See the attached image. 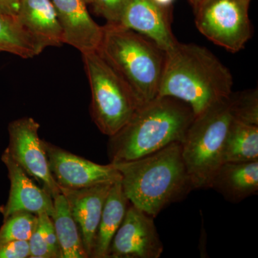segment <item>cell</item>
Returning <instances> with one entry per match:
<instances>
[{
  "mask_svg": "<svg viewBox=\"0 0 258 258\" xmlns=\"http://www.w3.org/2000/svg\"><path fill=\"white\" fill-rule=\"evenodd\" d=\"M38 216L41 219L42 225H43L44 233L46 238L47 244L54 258H62V254L60 244L57 240V235L52 223V219L47 214H40Z\"/></svg>",
  "mask_w": 258,
  "mask_h": 258,
  "instance_id": "obj_26",
  "label": "cell"
},
{
  "mask_svg": "<svg viewBox=\"0 0 258 258\" xmlns=\"http://www.w3.org/2000/svg\"><path fill=\"white\" fill-rule=\"evenodd\" d=\"M169 8L153 0H131L118 25L142 34L167 52L179 42L171 30Z\"/></svg>",
  "mask_w": 258,
  "mask_h": 258,
  "instance_id": "obj_11",
  "label": "cell"
},
{
  "mask_svg": "<svg viewBox=\"0 0 258 258\" xmlns=\"http://www.w3.org/2000/svg\"><path fill=\"white\" fill-rule=\"evenodd\" d=\"M249 0H208L194 10L195 25L209 40L231 52L245 47L252 36Z\"/></svg>",
  "mask_w": 258,
  "mask_h": 258,
  "instance_id": "obj_7",
  "label": "cell"
},
{
  "mask_svg": "<svg viewBox=\"0 0 258 258\" xmlns=\"http://www.w3.org/2000/svg\"><path fill=\"white\" fill-rule=\"evenodd\" d=\"M28 244L30 258H54L45 238L41 219L38 215L36 227L29 239Z\"/></svg>",
  "mask_w": 258,
  "mask_h": 258,
  "instance_id": "obj_24",
  "label": "cell"
},
{
  "mask_svg": "<svg viewBox=\"0 0 258 258\" xmlns=\"http://www.w3.org/2000/svg\"><path fill=\"white\" fill-rule=\"evenodd\" d=\"M163 251L164 244L154 217L129 204L110 244L107 258H159Z\"/></svg>",
  "mask_w": 258,
  "mask_h": 258,
  "instance_id": "obj_9",
  "label": "cell"
},
{
  "mask_svg": "<svg viewBox=\"0 0 258 258\" xmlns=\"http://www.w3.org/2000/svg\"><path fill=\"white\" fill-rule=\"evenodd\" d=\"M60 22L64 43L81 53L98 50L103 28L93 20L85 0H51Z\"/></svg>",
  "mask_w": 258,
  "mask_h": 258,
  "instance_id": "obj_14",
  "label": "cell"
},
{
  "mask_svg": "<svg viewBox=\"0 0 258 258\" xmlns=\"http://www.w3.org/2000/svg\"><path fill=\"white\" fill-rule=\"evenodd\" d=\"M253 161H258V125L232 120L222 149V163Z\"/></svg>",
  "mask_w": 258,
  "mask_h": 258,
  "instance_id": "obj_19",
  "label": "cell"
},
{
  "mask_svg": "<svg viewBox=\"0 0 258 258\" xmlns=\"http://www.w3.org/2000/svg\"><path fill=\"white\" fill-rule=\"evenodd\" d=\"M195 118L184 102L157 96L139 107L128 123L109 137L110 163L135 160L174 142L182 143Z\"/></svg>",
  "mask_w": 258,
  "mask_h": 258,
  "instance_id": "obj_3",
  "label": "cell"
},
{
  "mask_svg": "<svg viewBox=\"0 0 258 258\" xmlns=\"http://www.w3.org/2000/svg\"><path fill=\"white\" fill-rule=\"evenodd\" d=\"M43 50L15 17L0 13V52L32 58Z\"/></svg>",
  "mask_w": 258,
  "mask_h": 258,
  "instance_id": "obj_20",
  "label": "cell"
},
{
  "mask_svg": "<svg viewBox=\"0 0 258 258\" xmlns=\"http://www.w3.org/2000/svg\"><path fill=\"white\" fill-rule=\"evenodd\" d=\"M233 119L227 97L196 115L189 125L181 143V153L195 189L210 188L214 174L222 164V149Z\"/></svg>",
  "mask_w": 258,
  "mask_h": 258,
  "instance_id": "obj_5",
  "label": "cell"
},
{
  "mask_svg": "<svg viewBox=\"0 0 258 258\" xmlns=\"http://www.w3.org/2000/svg\"><path fill=\"white\" fill-rule=\"evenodd\" d=\"M207 1H208V0H200V3H199V5H198V7H197V8H198V7L200 6V5L203 4V3H206ZM197 8H196V9H197ZM196 9H195V10H196Z\"/></svg>",
  "mask_w": 258,
  "mask_h": 258,
  "instance_id": "obj_30",
  "label": "cell"
},
{
  "mask_svg": "<svg viewBox=\"0 0 258 258\" xmlns=\"http://www.w3.org/2000/svg\"><path fill=\"white\" fill-rule=\"evenodd\" d=\"M153 1L155 2L157 4L162 5V6L170 7L174 0H153Z\"/></svg>",
  "mask_w": 258,
  "mask_h": 258,
  "instance_id": "obj_28",
  "label": "cell"
},
{
  "mask_svg": "<svg viewBox=\"0 0 258 258\" xmlns=\"http://www.w3.org/2000/svg\"><path fill=\"white\" fill-rule=\"evenodd\" d=\"M2 161L6 166L10 181V190L8 202L0 208L4 220L19 212H28L38 215L53 214V199L47 190L37 186L17 164L5 149Z\"/></svg>",
  "mask_w": 258,
  "mask_h": 258,
  "instance_id": "obj_12",
  "label": "cell"
},
{
  "mask_svg": "<svg viewBox=\"0 0 258 258\" xmlns=\"http://www.w3.org/2000/svg\"><path fill=\"white\" fill-rule=\"evenodd\" d=\"M37 224V215L28 212L13 214L4 220L0 228V244L27 240L31 237Z\"/></svg>",
  "mask_w": 258,
  "mask_h": 258,
  "instance_id": "obj_21",
  "label": "cell"
},
{
  "mask_svg": "<svg viewBox=\"0 0 258 258\" xmlns=\"http://www.w3.org/2000/svg\"><path fill=\"white\" fill-rule=\"evenodd\" d=\"M85 2H86L87 4H91V0H85Z\"/></svg>",
  "mask_w": 258,
  "mask_h": 258,
  "instance_id": "obj_31",
  "label": "cell"
},
{
  "mask_svg": "<svg viewBox=\"0 0 258 258\" xmlns=\"http://www.w3.org/2000/svg\"><path fill=\"white\" fill-rule=\"evenodd\" d=\"M200 0H188L189 4L191 5L192 7L193 10H195L196 9L197 7L199 5V3H200Z\"/></svg>",
  "mask_w": 258,
  "mask_h": 258,
  "instance_id": "obj_29",
  "label": "cell"
},
{
  "mask_svg": "<svg viewBox=\"0 0 258 258\" xmlns=\"http://www.w3.org/2000/svg\"><path fill=\"white\" fill-rule=\"evenodd\" d=\"M113 164L128 201L154 218L195 189L180 142L135 160Z\"/></svg>",
  "mask_w": 258,
  "mask_h": 258,
  "instance_id": "obj_2",
  "label": "cell"
},
{
  "mask_svg": "<svg viewBox=\"0 0 258 258\" xmlns=\"http://www.w3.org/2000/svg\"><path fill=\"white\" fill-rule=\"evenodd\" d=\"M229 103L234 119L258 125L257 89L232 92L229 96Z\"/></svg>",
  "mask_w": 258,
  "mask_h": 258,
  "instance_id": "obj_22",
  "label": "cell"
},
{
  "mask_svg": "<svg viewBox=\"0 0 258 258\" xmlns=\"http://www.w3.org/2000/svg\"><path fill=\"white\" fill-rule=\"evenodd\" d=\"M91 90L93 122L111 137L124 126L142 106L128 85L97 51L82 54Z\"/></svg>",
  "mask_w": 258,
  "mask_h": 258,
  "instance_id": "obj_6",
  "label": "cell"
},
{
  "mask_svg": "<svg viewBox=\"0 0 258 258\" xmlns=\"http://www.w3.org/2000/svg\"><path fill=\"white\" fill-rule=\"evenodd\" d=\"M97 52L132 90L140 104L158 96L166 52L139 32L118 24L103 26Z\"/></svg>",
  "mask_w": 258,
  "mask_h": 258,
  "instance_id": "obj_4",
  "label": "cell"
},
{
  "mask_svg": "<svg viewBox=\"0 0 258 258\" xmlns=\"http://www.w3.org/2000/svg\"><path fill=\"white\" fill-rule=\"evenodd\" d=\"M20 4V0H0V13L16 18Z\"/></svg>",
  "mask_w": 258,
  "mask_h": 258,
  "instance_id": "obj_27",
  "label": "cell"
},
{
  "mask_svg": "<svg viewBox=\"0 0 258 258\" xmlns=\"http://www.w3.org/2000/svg\"><path fill=\"white\" fill-rule=\"evenodd\" d=\"M28 257H30L28 241H11L0 244V258Z\"/></svg>",
  "mask_w": 258,
  "mask_h": 258,
  "instance_id": "obj_25",
  "label": "cell"
},
{
  "mask_svg": "<svg viewBox=\"0 0 258 258\" xmlns=\"http://www.w3.org/2000/svg\"><path fill=\"white\" fill-rule=\"evenodd\" d=\"M51 174L60 187L78 189L120 180L114 164H97L44 141Z\"/></svg>",
  "mask_w": 258,
  "mask_h": 258,
  "instance_id": "obj_10",
  "label": "cell"
},
{
  "mask_svg": "<svg viewBox=\"0 0 258 258\" xmlns=\"http://www.w3.org/2000/svg\"><path fill=\"white\" fill-rule=\"evenodd\" d=\"M39 128L40 124L30 117L11 122L8 126L10 142L7 150L26 174L53 198L60 190L51 174L44 141L39 137Z\"/></svg>",
  "mask_w": 258,
  "mask_h": 258,
  "instance_id": "obj_8",
  "label": "cell"
},
{
  "mask_svg": "<svg viewBox=\"0 0 258 258\" xmlns=\"http://www.w3.org/2000/svg\"><path fill=\"white\" fill-rule=\"evenodd\" d=\"M232 87L230 70L207 47L178 42L166 52L158 96L184 102L195 116L230 96Z\"/></svg>",
  "mask_w": 258,
  "mask_h": 258,
  "instance_id": "obj_1",
  "label": "cell"
},
{
  "mask_svg": "<svg viewBox=\"0 0 258 258\" xmlns=\"http://www.w3.org/2000/svg\"><path fill=\"white\" fill-rule=\"evenodd\" d=\"M52 199L54 211L50 217L60 244L62 258L88 257L79 227L70 212L64 195L60 192Z\"/></svg>",
  "mask_w": 258,
  "mask_h": 258,
  "instance_id": "obj_18",
  "label": "cell"
},
{
  "mask_svg": "<svg viewBox=\"0 0 258 258\" xmlns=\"http://www.w3.org/2000/svg\"><path fill=\"white\" fill-rule=\"evenodd\" d=\"M129 204L120 180L115 181L103 206L91 257L107 258L110 244L123 222Z\"/></svg>",
  "mask_w": 258,
  "mask_h": 258,
  "instance_id": "obj_17",
  "label": "cell"
},
{
  "mask_svg": "<svg viewBox=\"0 0 258 258\" xmlns=\"http://www.w3.org/2000/svg\"><path fill=\"white\" fill-rule=\"evenodd\" d=\"M249 1H250V0H249Z\"/></svg>",
  "mask_w": 258,
  "mask_h": 258,
  "instance_id": "obj_32",
  "label": "cell"
},
{
  "mask_svg": "<svg viewBox=\"0 0 258 258\" xmlns=\"http://www.w3.org/2000/svg\"><path fill=\"white\" fill-rule=\"evenodd\" d=\"M131 0H91L97 15L107 20V23L118 24Z\"/></svg>",
  "mask_w": 258,
  "mask_h": 258,
  "instance_id": "obj_23",
  "label": "cell"
},
{
  "mask_svg": "<svg viewBox=\"0 0 258 258\" xmlns=\"http://www.w3.org/2000/svg\"><path fill=\"white\" fill-rule=\"evenodd\" d=\"M210 188L230 203H238L258 192V161L222 163Z\"/></svg>",
  "mask_w": 258,
  "mask_h": 258,
  "instance_id": "obj_16",
  "label": "cell"
},
{
  "mask_svg": "<svg viewBox=\"0 0 258 258\" xmlns=\"http://www.w3.org/2000/svg\"><path fill=\"white\" fill-rule=\"evenodd\" d=\"M113 183H103L78 189L59 186L79 227L83 247L88 257L92 256L102 211Z\"/></svg>",
  "mask_w": 258,
  "mask_h": 258,
  "instance_id": "obj_13",
  "label": "cell"
},
{
  "mask_svg": "<svg viewBox=\"0 0 258 258\" xmlns=\"http://www.w3.org/2000/svg\"><path fill=\"white\" fill-rule=\"evenodd\" d=\"M16 18L43 50L64 43L62 28L51 0H20Z\"/></svg>",
  "mask_w": 258,
  "mask_h": 258,
  "instance_id": "obj_15",
  "label": "cell"
}]
</instances>
